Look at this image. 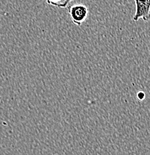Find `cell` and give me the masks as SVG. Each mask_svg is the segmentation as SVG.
Returning <instances> with one entry per match:
<instances>
[{
    "instance_id": "6da1fadb",
    "label": "cell",
    "mask_w": 150,
    "mask_h": 155,
    "mask_svg": "<svg viewBox=\"0 0 150 155\" xmlns=\"http://www.w3.org/2000/svg\"><path fill=\"white\" fill-rule=\"evenodd\" d=\"M69 14L72 22L75 25H82L86 21L89 14V11L86 5L82 4H74L69 7Z\"/></svg>"
},
{
    "instance_id": "7a4b0ae2",
    "label": "cell",
    "mask_w": 150,
    "mask_h": 155,
    "mask_svg": "<svg viewBox=\"0 0 150 155\" xmlns=\"http://www.w3.org/2000/svg\"><path fill=\"white\" fill-rule=\"evenodd\" d=\"M136 11L133 20L137 22L140 19L148 21L150 19V0H135Z\"/></svg>"
},
{
    "instance_id": "3957f363",
    "label": "cell",
    "mask_w": 150,
    "mask_h": 155,
    "mask_svg": "<svg viewBox=\"0 0 150 155\" xmlns=\"http://www.w3.org/2000/svg\"><path fill=\"white\" fill-rule=\"evenodd\" d=\"M46 1L50 5L64 8L67 7L69 3L72 2V0H46Z\"/></svg>"
},
{
    "instance_id": "277c9868",
    "label": "cell",
    "mask_w": 150,
    "mask_h": 155,
    "mask_svg": "<svg viewBox=\"0 0 150 155\" xmlns=\"http://www.w3.org/2000/svg\"><path fill=\"white\" fill-rule=\"evenodd\" d=\"M137 98H138V99L140 100V101H143V100L146 98V94H145L144 92L140 91L137 93Z\"/></svg>"
}]
</instances>
